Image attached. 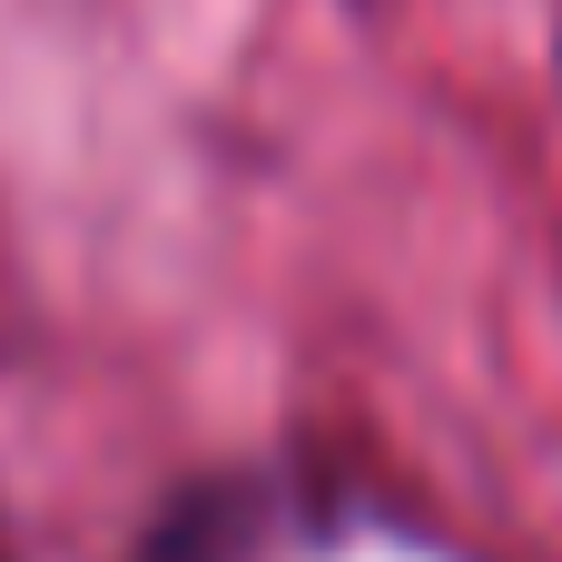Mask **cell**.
Returning a JSON list of instances; mask_svg holds the SVG:
<instances>
[{"label": "cell", "instance_id": "1", "mask_svg": "<svg viewBox=\"0 0 562 562\" xmlns=\"http://www.w3.org/2000/svg\"><path fill=\"white\" fill-rule=\"evenodd\" d=\"M247 553H257V494L247 484H207V494H188L128 562H247Z\"/></svg>", "mask_w": 562, "mask_h": 562}]
</instances>
